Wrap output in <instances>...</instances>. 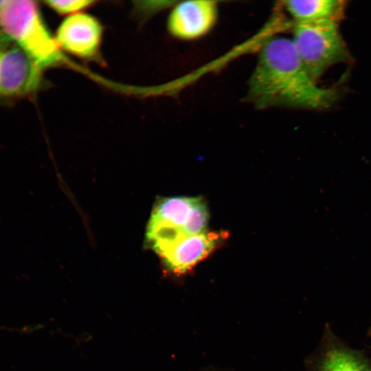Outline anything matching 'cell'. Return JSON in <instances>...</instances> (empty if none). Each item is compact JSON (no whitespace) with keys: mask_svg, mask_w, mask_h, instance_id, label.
<instances>
[{"mask_svg":"<svg viewBox=\"0 0 371 371\" xmlns=\"http://www.w3.org/2000/svg\"><path fill=\"white\" fill-rule=\"evenodd\" d=\"M196 199L188 197L163 199L154 208L150 220L164 223L183 229Z\"/></svg>","mask_w":371,"mask_h":371,"instance_id":"obj_10","label":"cell"},{"mask_svg":"<svg viewBox=\"0 0 371 371\" xmlns=\"http://www.w3.org/2000/svg\"><path fill=\"white\" fill-rule=\"evenodd\" d=\"M227 236L225 232H203L181 240L164 258L168 268L183 273L206 258Z\"/></svg>","mask_w":371,"mask_h":371,"instance_id":"obj_7","label":"cell"},{"mask_svg":"<svg viewBox=\"0 0 371 371\" xmlns=\"http://www.w3.org/2000/svg\"><path fill=\"white\" fill-rule=\"evenodd\" d=\"M93 1L86 0H56L47 1L45 3L60 14H74L79 13L93 3Z\"/></svg>","mask_w":371,"mask_h":371,"instance_id":"obj_12","label":"cell"},{"mask_svg":"<svg viewBox=\"0 0 371 371\" xmlns=\"http://www.w3.org/2000/svg\"><path fill=\"white\" fill-rule=\"evenodd\" d=\"M102 37L100 21L90 14L79 12L63 21L55 39L60 49L82 58H93L98 54Z\"/></svg>","mask_w":371,"mask_h":371,"instance_id":"obj_5","label":"cell"},{"mask_svg":"<svg viewBox=\"0 0 371 371\" xmlns=\"http://www.w3.org/2000/svg\"><path fill=\"white\" fill-rule=\"evenodd\" d=\"M0 28L42 69L60 61V47L47 30L34 1H4L0 8Z\"/></svg>","mask_w":371,"mask_h":371,"instance_id":"obj_2","label":"cell"},{"mask_svg":"<svg viewBox=\"0 0 371 371\" xmlns=\"http://www.w3.org/2000/svg\"><path fill=\"white\" fill-rule=\"evenodd\" d=\"M293 32L295 49L315 82L333 65L350 60L337 22L294 23Z\"/></svg>","mask_w":371,"mask_h":371,"instance_id":"obj_3","label":"cell"},{"mask_svg":"<svg viewBox=\"0 0 371 371\" xmlns=\"http://www.w3.org/2000/svg\"><path fill=\"white\" fill-rule=\"evenodd\" d=\"M42 69L0 28V98L20 97L35 91Z\"/></svg>","mask_w":371,"mask_h":371,"instance_id":"obj_4","label":"cell"},{"mask_svg":"<svg viewBox=\"0 0 371 371\" xmlns=\"http://www.w3.org/2000/svg\"><path fill=\"white\" fill-rule=\"evenodd\" d=\"M208 219L205 203L200 198H196L191 209L188 219L183 227L187 236H192L204 232Z\"/></svg>","mask_w":371,"mask_h":371,"instance_id":"obj_11","label":"cell"},{"mask_svg":"<svg viewBox=\"0 0 371 371\" xmlns=\"http://www.w3.org/2000/svg\"><path fill=\"white\" fill-rule=\"evenodd\" d=\"M217 17L216 1H184L174 6L168 16L167 27L169 32L177 38L194 40L208 33Z\"/></svg>","mask_w":371,"mask_h":371,"instance_id":"obj_6","label":"cell"},{"mask_svg":"<svg viewBox=\"0 0 371 371\" xmlns=\"http://www.w3.org/2000/svg\"><path fill=\"white\" fill-rule=\"evenodd\" d=\"M317 371H371V366L359 352L333 346L324 354Z\"/></svg>","mask_w":371,"mask_h":371,"instance_id":"obj_9","label":"cell"},{"mask_svg":"<svg viewBox=\"0 0 371 371\" xmlns=\"http://www.w3.org/2000/svg\"><path fill=\"white\" fill-rule=\"evenodd\" d=\"M283 3L294 23L324 21L339 23L346 8V1L343 0H290Z\"/></svg>","mask_w":371,"mask_h":371,"instance_id":"obj_8","label":"cell"},{"mask_svg":"<svg viewBox=\"0 0 371 371\" xmlns=\"http://www.w3.org/2000/svg\"><path fill=\"white\" fill-rule=\"evenodd\" d=\"M3 3H4V1H0V8Z\"/></svg>","mask_w":371,"mask_h":371,"instance_id":"obj_13","label":"cell"},{"mask_svg":"<svg viewBox=\"0 0 371 371\" xmlns=\"http://www.w3.org/2000/svg\"><path fill=\"white\" fill-rule=\"evenodd\" d=\"M337 88L318 86L302 63L291 38L278 36L262 46L248 82L247 99L256 108L321 111L340 97Z\"/></svg>","mask_w":371,"mask_h":371,"instance_id":"obj_1","label":"cell"}]
</instances>
